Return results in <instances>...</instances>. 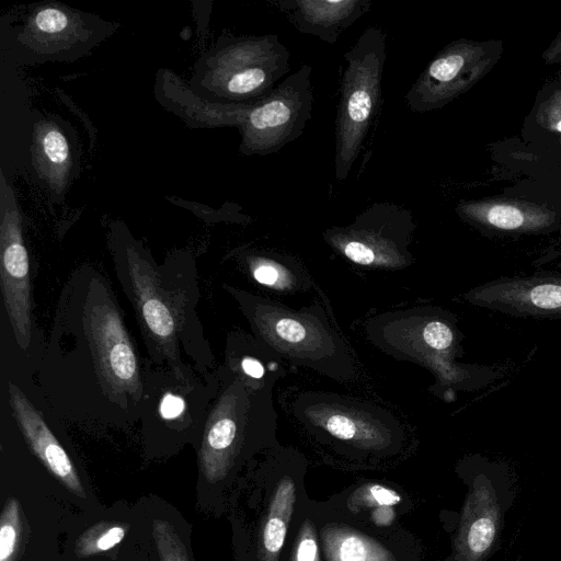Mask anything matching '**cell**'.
<instances>
[{
	"mask_svg": "<svg viewBox=\"0 0 561 561\" xmlns=\"http://www.w3.org/2000/svg\"><path fill=\"white\" fill-rule=\"evenodd\" d=\"M146 362L107 277L76 268L65 283L35 371L61 420L126 428L139 422Z\"/></svg>",
	"mask_w": 561,
	"mask_h": 561,
	"instance_id": "cell-1",
	"label": "cell"
},
{
	"mask_svg": "<svg viewBox=\"0 0 561 561\" xmlns=\"http://www.w3.org/2000/svg\"><path fill=\"white\" fill-rule=\"evenodd\" d=\"M111 251L121 288L134 308L148 362L178 366L183 355L201 373H213L214 355L204 335L196 306L199 290L188 259L158 265L131 237L113 236Z\"/></svg>",
	"mask_w": 561,
	"mask_h": 561,
	"instance_id": "cell-2",
	"label": "cell"
},
{
	"mask_svg": "<svg viewBox=\"0 0 561 561\" xmlns=\"http://www.w3.org/2000/svg\"><path fill=\"white\" fill-rule=\"evenodd\" d=\"M252 335L278 357L339 382L354 381L357 368L344 337L319 301L291 309L270 298L225 285Z\"/></svg>",
	"mask_w": 561,
	"mask_h": 561,
	"instance_id": "cell-3",
	"label": "cell"
},
{
	"mask_svg": "<svg viewBox=\"0 0 561 561\" xmlns=\"http://www.w3.org/2000/svg\"><path fill=\"white\" fill-rule=\"evenodd\" d=\"M219 386L218 371L201 373L188 363L157 366L147 360L139 419L146 450L161 455L199 444Z\"/></svg>",
	"mask_w": 561,
	"mask_h": 561,
	"instance_id": "cell-4",
	"label": "cell"
},
{
	"mask_svg": "<svg viewBox=\"0 0 561 561\" xmlns=\"http://www.w3.org/2000/svg\"><path fill=\"white\" fill-rule=\"evenodd\" d=\"M219 390L206 415L199 462L210 481L224 479L247 445L276 431L275 383L253 386L221 365Z\"/></svg>",
	"mask_w": 561,
	"mask_h": 561,
	"instance_id": "cell-5",
	"label": "cell"
},
{
	"mask_svg": "<svg viewBox=\"0 0 561 561\" xmlns=\"http://www.w3.org/2000/svg\"><path fill=\"white\" fill-rule=\"evenodd\" d=\"M346 66L335 121V179L344 181L358 158L381 99L386 35L369 26L344 54Z\"/></svg>",
	"mask_w": 561,
	"mask_h": 561,
	"instance_id": "cell-6",
	"label": "cell"
},
{
	"mask_svg": "<svg viewBox=\"0 0 561 561\" xmlns=\"http://www.w3.org/2000/svg\"><path fill=\"white\" fill-rule=\"evenodd\" d=\"M367 339L400 360L427 368L444 386H456L467 371L455 363L458 339L446 312L428 307L387 311L365 322Z\"/></svg>",
	"mask_w": 561,
	"mask_h": 561,
	"instance_id": "cell-7",
	"label": "cell"
},
{
	"mask_svg": "<svg viewBox=\"0 0 561 561\" xmlns=\"http://www.w3.org/2000/svg\"><path fill=\"white\" fill-rule=\"evenodd\" d=\"M294 417L309 432L363 451H385L402 439L399 419L386 408L330 391L300 392Z\"/></svg>",
	"mask_w": 561,
	"mask_h": 561,
	"instance_id": "cell-8",
	"label": "cell"
},
{
	"mask_svg": "<svg viewBox=\"0 0 561 561\" xmlns=\"http://www.w3.org/2000/svg\"><path fill=\"white\" fill-rule=\"evenodd\" d=\"M289 57L277 34L225 38L208 58L206 87L232 103L254 102L289 71Z\"/></svg>",
	"mask_w": 561,
	"mask_h": 561,
	"instance_id": "cell-9",
	"label": "cell"
},
{
	"mask_svg": "<svg viewBox=\"0 0 561 561\" xmlns=\"http://www.w3.org/2000/svg\"><path fill=\"white\" fill-rule=\"evenodd\" d=\"M416 224L410 209L376 202L346 226L322 232L324 241L350 262L369 268L401 270L414 257L410 251Z\"/></svg>",
	"mask_w": 561,
	"mask_h": 561,
	"instance_id": "cell-10",
	"label": "cell"
},
{
	"mask_svg": "<svg viewBox=\"0 0 561 561\" xmlns=\"http://www.w3.org/2000/svg\"><path fill=\"white\" fill-rule=\"evenodd\" d=\"M311 73V66L302 65L268 94L245 103L238 126L243 154L274 153L302 135L312 115Z\"/></svg>",
	"mask_w": 561,
	"mask_h": 561,
	"instance_id": "cell-11",
	"label": "cell"
},
{
	"mask_svg": "<svg viewBox=\"0 0 561 561\" xmlns=\"http://www.w3.org/2000/svg\"><path fill=\"white\" fill-rule=\"evenodd\" d=\"M10 415L27 446L71 492L85 497L60 416L26 373L10 374L7 382Z\"/></svg>",
	"mask_w": 561,
	"mask_h": 561,
	"instance_id": "cell-12",
	"label": "cell"
},
{
	"mask_svg": "<svg viewBox=\"0 0 561 561\" xmlns=\"http://www.w3.org/2000/svg\"><path fill=\"white\" fill-rule=\"evenodd\" d=\"M0 278L11 333L21 353H34L37 341L32 316L31 274L21 217L13 206H2Z\"/></svg>",
	"mask_w": 561,
	"mask_h": 561,
	"instance_id": "cell-13",
	"label": "cell"
},
{
	"mask_svg": "<svg viewBox=\"0 0 561 561\" xmlns=\"http://www.w3.org/2000/svg\"><path fill=\"white\" fill-rule=\"evenodd\" d=\"M473 306L533 318H561V277L534 275L501 278L463 294Z\"/></svg>",
	"mask_w": 561,
	"mask_h": 561,
	"instance_id": "cell-14",
	"label": "cell"
},
{
	"mask_svg": "<svg viewBox=\"0 0 561 561\" xmlns=\"http://www.w3.org/2000/svg\"><path fill=\"white\" fill-rule=\"evenodd\" d=\"M371 0H277L294 27L334 45L342 33L371 7Z\"/></svg>",
	"mask_w": 561,
	"mask_h": 561,
	"instance_id": "cell-15",
	"label": "cell"
},
{
	"mask_svg": "<svg viewBox=\"0 0 561 561\" xmlns=\"http://www.w3.org/2000/svg\"><path fill=\"white\" fill-rule=\"evenodd\" d=\"M499 518L492 488L485 482L476 483L463 505L455 541L456 561H481L495 541Z\"/></svg>",
	"mask_w": 561,
	"mask_h": 561,
	"instance_id": "cell-16",
	"label": "cell"
},
{
	"mask_svg": "<svg viewBox=\"0 0 561 561\" xmlns=\"http://www.w3.org/2000/svg\"><path fill=\"white\" fill-rule=\"evenodd\" d=\"M225 363L248 383H275L286 374L284 360L252 334L232 332L227 337Z\"/></svg>",
	"mask_w": 561,
	"mask_h": 561,
	"instance_id": "cell-17",
	"label": "cell"
},
{
	"mask_svg": "<svg viewBox=\"0 0 561 561\" xmlns=\"http://www.w3.org/2000/svg\"><path fill=\"white\" fill-rule=\"evenodd\" d=\"M243 263L251 277L262 286L293 294L312 286L311 278L291 257L270 252H249Z\"/></svg>",
	"mask_w": 561,
	"mask_h": 561,
	"instance_id": "cell-18",
	"label": "cell"
},
{
	"mask_svg": "<svg viewBox=\"0 0 561 561\" xmlns=\"http://www.w3.org/2000/svg\"><path fill=\"white\" fill-rule=\"evenodd\" d=\"M295 502V482L290 477L285 476L280 479L274 492L267 516L263 523L260 540L261 561H278L294 513Z\"/></svg>",
	"mask_w": 561,
	"mask_h": 561,
	"instance_id": "cell-19",
	"label": "cell"
},
{
	"mask_svg": "<svg viewBox=\"0 0 561 561\" xmlns=\"http://www.w3.org/2000/svg\"><path fill=\"white\" fill-rule=\"evenodd\" d=\"M322 541L328 561H394L381 543L350 527L327 525Z\"/></svg>",
	"mask_w": 561,
	"mask_h": 561,
	"instance_id": "cell-20",
	"label": "cell"
},
{
	"mask_svg": "<svg viewBox=\"0 0 561 561\" xmlns=\"http://www.w3.org/2000/svg\"><path fill=\"white\" fill-rule=\"evenodd\" d=\"M173 515L159 513L151 519L156 561H193L187 540Z\"/></svg>",
	"mask_w": 561,
	"mask_h": 561,
	"instance_id": "cell-21",
	"label": "cell"
},
{
	"mask_svg": "<svg viewBox=\"0 0 561 561\" xmlns=\"http://www.w3.org/2000/svg\"><path fill=\"white\" fill-rule=\"evenodd\" d=\"M75 20L70 11L57 7L37 9L30 20L28 32L36 35L39 41L67 39L73 30Z\"/></svg>",
	"mask_w": 561,
	"mask_h": 561,
	"instance_id": "cell-22",
	"label": "cell"
},
{
	"mask_svg": "<svg viewBox=\"0 0 561 561\" xmlns=\"http://www.w3.org/2000/svg\"><path fill=\"white\" fill-rule=\"evenodd\" d=\"M401 502V496L392 489L381 484H365L356 489L347 500V506L353 513L363 508L393 506Z\"/></svg>",
	"mask_w": 561,
	"mask_h": 561,
	"instance_id": "cell-23",
	"label": "cell"
},
{
	"mask_svg": "<svg viewBox=\"0 0 561 561\" xmlns=\"http://www.w3.org/2000/svg\"><path fill=\"white\" fill-rule=\"evenodd\" d=\"M19 540V510L15 502L4 507L0 528V561H12Z\"/></svg>",
	"mask_w": 561,
	"mask_h": 561,
	"instance_id": "cell-24",
	"label": "cell"
},
{
	"mask_svg": "<svg viewBox=\"0 0 561 561\" xmlns=\"http://www.w3.org/2000/svg\"><path fill=\"white\" fill-rule=\"evenodd\" d=\"M43 154L50 165L60 168L70 158V147L64 133L56 128H47L41 137Z\"/></svg>",
	"mask_w": 561,
	"mask_h": 561,
	"instance_id": "cell-25",
	"label": "cell"
},
{
	"mask_svg": "<svg viewBox=\"0 0 561 561\" xmlns=\"http://www.w3.org/2000/svg\"><path fill=\"white\" fill-rule=\"evenodd\" d=\"M125 537V527L118 524H110L99 531L89 535L88 543L83 545L87 554L104 552L118 545Z\"/></svg>",
	"mask_w": 561,
	"mask_h": 561,
	"instance_id": "cell-26",
	"label": "cell"
},
{
	"mask_svg": "<svg viewBox=\"0 0 561 561\" xmlns=\"http://www.w3.org/2000/svg\"><path fill=\"white\" fill-rule=\"evenodd\" d=\"M291 561H320L314 525L309 519L299 529Z\"/></svg>",
	"mask_w": 561,
	"mask_h": 561,
	"instance_id": "cell-27",
	"label": "cell"
},
{
	"mask_svg": "<svg viewBox=\"0 0 561 561\" xmlns=\"http://www.w3.org/2000/svg\"><path fill=\"white\" fill-rule=\"evenodd\" d=\"M488 220L494 227L504 230L517 229L524 224L520 210L508 205L493 206L488 213Z\"/></svg>",
	"mask_w": 561,
	"mask_h": 561,
	"instance_id": "cell-28",
	"label": "cell"
},
{
	"mask_svg": "<svg viewBox=\"0 0 561 561\" xmlns=\"http://www.w3.org/2000/svg\"><path fill=\"white\" fill-rule=\"evenodd\" d=\"M394 517L396 513L392 506H379L371 512V520L377 526H390Z\"/></svg>",
	"mask_w": 561,
	"mask_h": 561,
	"instance_id": "cell-29",
	"label": "cell"
},
{
	"mask_svg": "<svg viewBox=\"0 0 561 561\" xmlns=\"http://www.w3.org/2000/svg\"><path fill=\"white\" fill-rule=\"evenodd\" d=\"M558 129L561 131V121H560V123L558 124Z\"/></svg>",
	"mask_w": 561,
	"mask_h": 561,
	"instance_id": "cell-30",
	"label": "cell"
}]
</instances>
